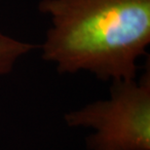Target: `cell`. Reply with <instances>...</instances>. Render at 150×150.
I'll list each match as a JSON object with an SVG mask.
<instances>
[{
	"instance_id": "1",
	"label": "cell",
	"mask_w": 150,
	"mask_h": 150,
	"mask_svg": "<svg viewBox=\"0 0 150 150\" xmlns=\"http://www.w3.org/2000/svg\"><path fill=\"white\" fill-rule=\"evenodd\" d=\"M50 26L40 46L61 74L112 82L137 77L150 44V0H40Z\"/></svg>"
},
{
	"instance_id": "3",
	"label": "cell",
	"mask_w": 150,
	"mask_h": 150,
	"mask_svg": "<svg viewBox=\"0 0 150 150\" xmlns=\"http://www.w3.org/2000/svg\"><path fill=\"white\" fill-rule=\"evenodd\" d=\"M35 48L34 44L14 38L0 30V75L12 72L17 62Z\"/></svg>"
},
{
	"instance_id": "2",
	"label": "cell",
	"mask_w": 150,
	"mask_h": 150,
	"mask_svg": "<svg viewBox=\"0 0 150 150\" xmlns=\"http://www.w3.org/2000/svg\"><path fill=\"white\" fill-rule=\"evenodd\" d=\"M68 127L94 130L89 150H150V69L112 82L110 97L64 115Z\"/></svg>"
}]
</instances>
